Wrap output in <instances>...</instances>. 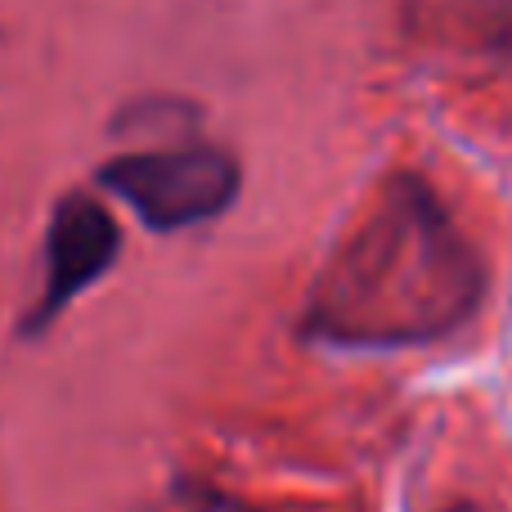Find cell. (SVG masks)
Returning <instances> with one entry per match:
<instances>
[{"instance_id": "obj_1", "label": "cell", "mask_w": 512, "mask_h": 512, "mask_svg": "<svg viewBox=\"0 0 512 512\" xmlns=\"http://www.w3.org/2000/svg\"><path fill=\"white\" fill-rule=\"evenodd\" d=\"M477 248L418 176H400L324 265L306 333L333 346H427L477 315Z\"/></svg>"}, {"instance_id": "obj_2", "label": "cell", "mask_w": 512, "mask_h": 512, "mask_svg": "<svg viewBox=\"0 0 512 512\" xmlns=\"http://www.w3.org/2000/svg\"><path fill=\"white\" fill-rule=\"evenodd\" d=\"M99 185L122 198L149 230H189L216 221L239 198L243 171L239 158L216 144H176V149H144L99 167Z\"/></svg>"}, {"instance_id": "obj_3", "label": "cell", "mask_w": 512, "mask_h": 512, "mask_svg": "<svg viewBox=\"0 0 512 512\" xmlns=\"http://www.w3.org/2000/svg\"><path fill=\"white\" fill-rule=\"evenodd\" d=\"M117 252H122V230H117L113 212L90 194H63L50 216V230H45V274L36 306L23 319V333H45L90 283H99L113 270Z\"/></svg>"}, {"instance_id": "obj_4", "label": "cell", "mask_w": 512, "mask_h": 512, "mask_svg": "<svg viewBox=\"0 0 512 512\" xmlns=\"http://www.w3.org/2000/svg\"><path fill=\"white\" fill-rule=\"evenodd\" d=\"M441 14V23L450 18V27L486 41H512V0H423Z\"/></svg>"}]
</instances>
